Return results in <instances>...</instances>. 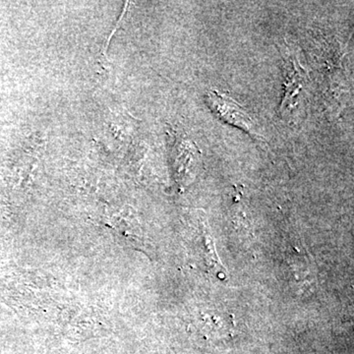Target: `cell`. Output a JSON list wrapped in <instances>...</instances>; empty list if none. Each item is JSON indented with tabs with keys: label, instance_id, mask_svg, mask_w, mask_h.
I'll use <instances>...</instances> for the list:
<instances>
[{
	"label": "cell",
	"instance_id": "6da1fadb",
	"mask_svg": "<svg viewBox=\"0 0 354 354\" xmlns=\"http://www.w3.org/2000/svg\"><path fill=\"white\" fill-rule=\"evenodd\" d=\"M206 102L220 120L241 128L252 136L259 135L255 122L246 109L234 100L218 92H209L206 95Z\"/></svg>",
	"mask_w": 354,
	"mask_h": 354
}]
</instances>
